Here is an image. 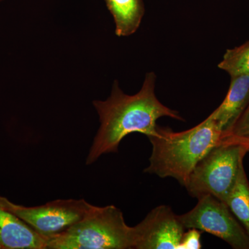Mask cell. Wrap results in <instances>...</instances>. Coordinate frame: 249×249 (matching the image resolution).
Listing matches in <instances>:
<instances>
[{
  "label": "cell",
  "instance_id": "obj_4",
  "mask_svg": "<svg viewBox=\"0 0 249 249\" xmlns=\"http://www.w3.org/2000/svg\"><path fill=\"white\" fill-rule=\"evenodd\" d=\"M247 152L242 144L223 139L192 172L185 186L190 196L197 199L211 195L226 203Z\"/></svg>",
  "mask_w": 249,
  "mask_h": 249
},
{
  "label": "cell",
  "instance_id": "obj_12",
  "mask_svg": "<svg viewBox=\"0 0 249 249\" xmlns=\"http://www.w3.org/2000/svg\"><path fill=\"white\" fill-rule=\"evenodd\" d=\"M218 67L227 72L231 78L249 75V41L228 49Z\"/></svg>",
  "mask_w": 249,
  "mask_h": 249
},
{
  "label": "cell",
  "instance_id": "obj_5",
  "mask_svg": "<svg viewBox=\"0 0 249 249\" xmlns=\"http://www.w3.org/2000/svg\"><path fill=\"white\" fill-rule=\"evenodd\" d=\"M93 205L85 199H58L33 207L21 206L0 196V207L20 218L45 238L66 231L83 219Z\"/></svg>",
  "mask_w": 249,
  "mask_h": 249
},
{
  "label": "cell",
  "instance_id": "obj_16",
  "mask_svg": "<svg viewBox=\"0 0 249 249\" xmlns=\"http://www.w3.org/2000/svg\"><path fill=\"white\" fill-rule=\"evenodd\" d=\"M4 1V0H0V2H1V1Z\"/></svg>",
  "mask_w": 249,
  "mask_h": 249
},
{
  "label": "cell",
  "instance_id": "obj_11",
  "mask_svg": "<svg viewBox=\"0 0 249 249\" xmlns=\"http://www.w3.org/2000/svg\"><path fill=\"white\" fill-rule=\"evenodd\" d=\"M226 204L249 235V182L244 165L241 167L238 178Z\"/></svg>",
  "mask_w": 249,
  "mask_h": 249
},
{
  "label": "cell",
  "instance_id": "obj_9",
  "mask_svg": "<svg viewBox=\"0 0 249 249\" xmlns=\"http://www.w3.org/2000/svg\"><path fill=\"white\" fill-rule=\"evenodd\" d=\"M47 239L20 218L0 207V247L5 249H46Z\"/></svg>",
  "mask_w": 249,
  "mask_h": 249
},
{
  "label": "cell",
  "instance_id": "obj_15",
  "mask_svg": "<svg viewBox=\"0 0 249 249\" xmlns=\"http://www.w3.org/2000/svg\"><path fill=\"white\" fill-rule=\"evenodd\" d=\"M224 139H229V140L233 141L242 144L247 148V151L249 152V139L225 138Z\"/></svg>",
  "mask_w": 249,
  "mask_h": 249
},
{
  "label": "cell",
  "instance_id": "obj_17",
  "mask_svg": "<svg viewBox=\"0 0 249 249\" xmlns=\"http://www.w3.org/2000/svg\"><path fill=\"white\" fill-rule=\"evenodd\" d=\"M0 249H1V247H0Z\"/></svg>",
  "mask_w": 249,
  "mask_h": 249
},
{
  "label": "cell",
  "instance_id": "obj_8",
  "mask_svg": "<svg viewBox=\"0 0 249 249\" xmlns=\"http://www.w3.org/2000/svg\"><path fill=\"white\" fill-rule=\"evenodd\" d=\"M249 102V75L231 78L230 88L222 104L211 114L223 134L231 133L239 118Z\"/></svg>",
  "mask_w": 249,
  "mask_h": 249
},
{
  "label": "cell",
  "instance_id": "obj_1",
  "mask_svg": "<svg viewBox=\"0 0 249 249\" xmlns=\"http://www.w3.org/2000/svg\"><path fill=\"white\" fill-rule=\"evenodd\" d=\"M155 73H147L142 89L134 95L125 94L115 80L106 101H93L101 125L87 157V165L92 164L103 155L117 152L119 144L129 134L139 132L147 138L158 135L157 121L160 118L183 121L178 111L159 101Z\"/></svg>",
  "mask_w": 249,
  "mask_h": 249
},
{
  "label": "cell",
  "instance_id": "obj_2",
  "mask_svg": "<svg viewBox=\"0 0 249 249\" xmlns=\"http://www.w3.org/2000/svg\"><path fill=\"white\" fill-rule=\"evenodd\" d=\"M157 131L158 135L148 137L152 151L144 173L174 178L184 187L197 163L223 140L222 132L211 115L183 132L159 125Z\"/></svg>",
  "mask_w": 249,
  "mask_h": 249
},
{
  "label": "cell",
  "instance_id": "obj_3",
  "mask_svg": "<svg viewBox=\"0 0 249 249\" xmlns=\"http://www.w3.org/2000/svg\"><path fill=\"white\" fill-rule=\"evenodd\" d=\"M134 242V227L126 224L120 209L93 206L66 231L47 239L46 249H129Z\"/></svg>",
  "mask_w": 249,
  "mask_h": 249
},
{
  "label": "cell",
  "instance_id": "obj_13",
  "mask_svg": "<svg viewBox=\"0 0 249 249\" xmlns=\"http://www.w3.org/2000/svg\"><path fill=\"white\" fill-rule=\"evenodd\" d=\"M249 139V102L239 118L231 133L226 138Z\"/></svg>",
  "mask_w": 249,
  "mask_h": 249
},
{
  "label": "cell",
  "instance_id": "obj_7",
  "mask_svg": "<svg viewBox=\"0 0 249 249\" xmlns=\"http://www.w3.org/2000/svg\"><path fill=\"white\" fill-rule=\"evenodd\" d=\"M186 230L171 208L157 206L134 227V249H179Z\"/></svg>",
  "mask_w": 249,
  "mask_h": 249
},
{
  "label": "cell",
  "instance_id": "obj_10",
  "mask_svg": "<svg viewBox=\"0 0 249 249\" xmlns=\"http://www.w3.org/2000/svg\"><path fill=\"white\" fill-rule=\"evenodd\" d=\"M115 22L116 35L126 37L136 32L145 14L142 0H105Z\"/></svg>",
  "mask_w": 249,
  "mask_h": 249
},
{
  "label": "cell",
  "instance_id": "obj_14",
  "mask_svg": "<svg viewBox=\"0 0 249 249\" xmlns=\"http://www.w3.org/2000/svg\"><path fill=\"white\" fill-rule=\"evenodd\" d=\"M188 230L183 234L179 249H200L201 231L196 229H188Z\"/></svg>",
  "mask_w": 249,
  "mask_h": 249
},
{
  "label": "cell",
  "instance_id": "obj_6",
  "mask_svg": "<svg viewBox=\"0 0 249 249\" xmlns=\"http://www.w3.org/2000/svg\"><path fill=\"white\" fill-rule=\"evenodd\" d=\"M189 212L178 215L186 229H196L222 239L235 249H249V235L229 206L211 195L197 198Z\"/></svg>",
  "mask_w": 249,
  "mask_h": 249
}]
</instances>
